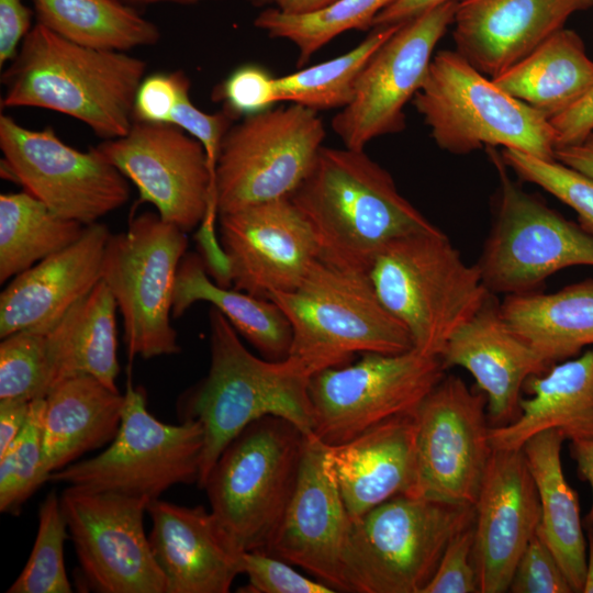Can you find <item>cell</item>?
I'll use <instances>...</instances> for the list:
<instances>
[{
  "mask_svg": "<svg viewBox=\"0 0 593 593\" xmlns=\"http://www.w3.org/2000/svg\"><path fill=\"white\" fill-rule=\"evenodd\" d=\"M290 199L313 230L320 257L350 269L368 272L391 242L438 230L365 149L323 146Z\"/></svg>",
  "mask_w": 593,
  "mask_h": 593,
  "instance_id": "1",
  "label": "cell"
},
{
  "mask_svg": "<svg viewBox=\"0 0 593 593\" xmlns=\"http://www.w3.org/2000/svg\"><path fill=\"white\" fill-rule=\"evenodd\" d=\"M211 363L208 374L177 403L181 421L201 424L204 446L198 486L202 489L225 447L251 422L267 416L288 419L306 436L313 433L310 382L314 371L300 358H259L215 307L209 313Z\"/></svg>",
  "mask_w": 593,
  "mask_h": 593,
  "instance_id": "2",
  "label": "cell"
},
{
  "mask_svg": "<svg viewBox=\"0 0 593 593\" xmlns=\"http://www.w3.org/2000/svg\"><path fill=\"white\" fill-rule=\"evenodd\" d=\"M146 63L126 52L68 41L36 22L1 76L2 108H40L86 124L104 139L131 128Z\"/></svg>",
  "mask_w": 593,
  "mask_h": 593,
  "instance_id": "3",
  "label": "cell"
},
{
  "mask_svg": "<svg viewBox=\"0 0 593 593\" xmlns=\"http://www.w3.org/2000/svg\"><path fill=\"white\" fill-rule=\"evenodd\" d=\"M292 329L289 355L314 373L344 366L355 354L394 355L413 349L404 325L380 301L369 272L318 257L291 291L267 296Z\"/></svg>",
  "mask_w": 593,
  "mask_h": 593,
  "instance_id": "4",
  "label": "cell"
},
{
  "mask_svg": "<svg viewBox=\"0 0 593 593\" xmlns=\"http://www.w3.org/2000/svg\"><path fill=\"white\" fill-rule=\"evenodd\" d=\"M368 272L380 301L407 329L413 347L438 357L490 294L477 265L466 264L439 228L391 242Z\"/></svg>",
  "mask_w": 593,
  "mask_h": 593,
  "instance_id": "5",
  "label": "cell"
},
{
  "mask_svg": "<svg viewBox=\"0 0 593 593\" xmlns=\"http://www.w3.org/2000/svg\"><path fill=\"white\" fill-rule=\"evenodd\" d=\"M472 505L400 494L351 519L344 592L423 593L450 539L474 523Z\"/></svg>",
  "mask_w": 593,
  "mask_h": 593,
  "instance_id": "6",
  "label": "cell"
},
{
  "mask_svg": "<svg viewBox=\"0 0 593 593\" xmlns=\"http://www.w3.org/2000/svg\"><path fill=\"white\" fill-rule=\"evenodd\" d=\"M412 101L436 145L450 154L502 146L555 159L549 119L502 90L456 51L434 54Z\"/></svg>",
  "mask_w": 593,
  "mask_h": 593,
  "instance_id": "7",
  "label": "cell"
},
{
  "mask_svg": "<svg viewBox=\"0 0 593 593\" xmlns=\"http://www.w3.org/2000/svg\"><path fill=\"white\" fill-rule=\"evenodd\" d=\"M306 435L282 417L247 425L222 451L202 489L240 551L266 550L296 485Z\"/></svg>",
  "mask_w": 593,
  "mask_h": 593,
  "instance_id": "8",
  "label": "cell"
},
{
  "mask_svg": "<svg viewBox=\"0 0 593 593\" xmlns=\"http://www.w3.org/2000/svg\"><path fill=\"white\" fill-rule=\"evenodd\" d=\"M187 233L144 212L124 232L110 235L102 262V281L123 320L130 361L180 353L171 325L172 296L179 265L187 254Z\"/></svg>",
  "mask_w": 593,
  "mask_h": 593,
  "instance_id": "9",
  "label": "cell"
},
{
  "mask_svg": "<svg viewBox=\"0 0 593 593\" xmlns=\"http://www.w3.org/2000/svg\"><path fill=\"white\" fill-rule=\"evenodd\" d=\"M500 179L495 215L475 264L492 294L536 292L548 277L572 266H593V233L526 192L486 148Z\"/></svg>",
  "mask_w": 593,
  "mask_h": 593,
  "instance_id": "10",
  "label": "cell"
},
{
  "mask_svg": "<svg viewBox=\"0 0 593 593\" xmlns=\"http://www.w3.org/2000/svg\"><path fill=\"white\" fill-rule=\"evenodd\" d=\"M203 446L199 422L157 419L147 410L144 391L128 377L121 426L110 446L51 473L48 482L152 501L174 485L198 483Z\"/></svg>",
  "mask_w": 593,
  "mask_h": 593,
  "instance_id": "11",
  "label": "cell"
},
{
  "mask_svg": "<svg viewBox=\"0 0 593 593\" xmlns=\"http://www.w3.org/2000/svg\"><path fill=\"white\" fill-rule=\"evenodd\" d=\"M325 136L317 111L293 103L233 124L216 164L219 215L290 197L311 170Z\"/></svg>",
  "mask_w": 593,
  "mask_h": 593,
  "instance_id": "12",
  "label": "cell"
},
{
  "mask_svg": "<svg viewBox=\"0 0 593 593\" xmlns=\"http://www.w3.org/2000/svg\"><path fill=\"white\" fill-rule=\"evenodd\" d=\"M438 356L415 348L394 355L362 354L350 365L313 374L312 436L327 446L348 441L393 417L416 412L445 377Z\"/></svg>",
  "mask_w": 593,
  "mask_h": 593,
  "instance_id": "13",
  "label": "cell"
},
{
  "mask_svg": "<svg viewBox=\"0 0 593 593\" xmlns=\"http://www.w3.org/2000/svg\"><path fill=\"white\" fill-rule=\"evenodd\" d=\"M5 176L54 213L90 225L130 199L128 180L96 148L78 150L51 126L30 130L0 116Z\"/></svg>",
  "mask_w": 593,
  "mask_h": 593,
  "instance_id": "14",
  "label": "cell"
},
{
  "mask_svg": "<svg viewBox=\"0 0 593 593\" xmlns=\"http://www.w3.org/2000/svg\"><path fill=\"white\" fill-rule=\"evenodd\" d=\"M96 148L138 189L141 200L188 233L215 231L216 189L201 143L170 123L134 121L121 137Z\"/></svg>",
  "mask_w": 593,
  "mask_h": 593,
  "instance_id": "15",
  "label": "cell"
},
{
  "mask_svg": "<svg viewBox=\"0 0 593 593\" xmlns=\"http://www.w3.org/2000/svg\"><path fill=\"white\" fill-rule=\"evenodd\" d=\"M486 396L444 377L415 412L416 467L411 496L474 506L493 452Z\"/></svg>",
  "mask_w": 593,
  "mask_h": 593,
  "instance_id": "16",
  "label": "cell"
},
{
  "mask_svg": "<svg viewBox=\"0 0 593 593\" xmlns=\"http://www.w3.org/2000/svg\"><path fill=\"white\" fill-rule=\"evenodd\" d=\"M149 500L67 485L60 504L86 583L101 593H166L144 530Z\"/></svg>",
  "mask_w": 593,
  "mask_h": 593,
  "instance_id": "17",
  "label": "cell"
},
{
  "mask_svg": "<svg viewBox=\"0 0 593 593\" xmlns=\"http://www.w3.org/2000/svg\"><path fill=\"white\" fill-rule=\"evenodd\" d=\"M457 4L443 3L401 23L373 53L351 101L332 120L345 147L365 149L372 139L405 128L404 108L424 82L436 45L454 23Z\"/></svg>",
  "mask_w": 593,
  "mask_h": 593,
  "instance_id": "18",
  "label": "cell"
},
{
  "mask_svg": "<svg viewBox=\"0 0 593 593\" xmlns=\"http://www.w3.org/2000/svg\"><path fill=\"white\" fill-rule=\"evenodd\" d=\"M219 216L220 243L236 290L264 299L294 290L320 257L313 230L290 197Z\"/></svg>",
  "mask_w": 593,
  "mask_h": 593,
  "instance_id": "19",
  "label": "cell"
},
{
  "mask_svg": "<svg viewBox=\"0 0 593 593\" xmlns=\"http://www.w3.org/2000/svg\"><path fill=\"white\" fill-rule=\"evenodd\" d=\"M350 523L327 445L306 436L296 485L265 551L344 592L342 558Z\"/></svg>",
  "mask_w": 593,
  "mask_h": 593,
  "instance_id": "20",
  "label": "cell"
},
{
  "mask_svg": "<svg viewBox=\"0 0 593 593\" xmlns=\"http://www.w3.org/2000/svg\"><path fill=\"white\" fill-rule=\"evenodd\" d=\"M474 564L481 593H503L537 532L540 504L522 449H493L474 504Z\"/></svg>",
  "mask_w": 593,
  "mask_h": 593,
  "instance_id": "21",
  "label": "cell"
},
{
  "mask_svg": "<svg viewBox=\"0 0 593 593\" xmlns=\"http://www.w3.org/2000/svg\"><path fill=\"white\" fill-rule=\"evenodd\" d=\"M593 0H460L452 38L456 52L495 78L563 29Z\"/></svg>",
  "mask_w": 593,
  "mask_h": 593,
  "instance_id": "22",
  "label": "cell"
},
{
  "mask_svg": "<svg viewBox=\"0 0 593 593\" xmlns=\"http://www.w3.org/2000/svg\"><path fill=\"white\" fill-rule=\"evenodd\" d=\"M493 296L490 293L474 315L450 336L440 355L445 370L461 367L474 378L486 396L491 427L515 421L526 380L550 368L511 327Z\"/></svg>",
  "mask_w": 593,
  "mask_h": 593,
  "instance_id": "23",
  "label": "cell"
},
{
  "mask_svg": "<svg viewBox=\"0 0 593 593\" xmlns=\"http://www.w3.org/2000/svg\"><path fill=\"white\" fill-rule=\"evenodd\" d=\"M153 556L166 593H227L242 573V553L213 513L155 499L148 502Z\"/></svg>",
  "mask_w": 593,
  "mask_h": 593,
  "instance_id": "24",
  "label": "cell"
},
{
  "mask_svg": "<svg viewBox=\"0 0 593 593\" xmlns=\"http://www.w3.org/2000/svg\"><path fill=\"white\" fill-rule=\"evenodd\" d=\"M110 235L105 224L87 225L77 242L12 278L0 294V338L22 329L47 333L102 280Z\"/></svg>",
  "mask_w": 593,
  "mask_h": 593,
  "instance_id": "25",
  "label": "cell"
},
{
  "mask_svg": "<svg viewBox=\"0 0 593 593\" xmlns=\"http://www.w3.org/2000/svg\"><path fill=\"white\" fill-rule=\"evenodd\" d=\"M415 413L388 419L355 438L327 446L351 519L400 494L410 495L416 467Z\"/></svg>",
  "mask_w": 593,
  "mask_h": 593,
  "instance_id": "26",
  "label": "cell"
},
{
  "mask_svg": "<svg viewBox=\"0 0 593 593\" xmlns=\"http://www.w3.org/2000/svg\"><path fill=\"white\" fill-rule=\"evenodd\" d=\"M519 414L503 426L490 427L493 449L517 450L538 433L559 430L566 439H593V349L529 377Z\"/></svg>",
  "mask_w": 593,
  "mask_h": 593,
  "instance_id": "27",
  "label": "cell"
},
{
  "mask_svg": "<svg viewBox=\"0 0 593 593\" xmlns=\"http://www.w3.org/2000/svg\"><path fill=\"white\" fill-rule=\"evenodd\" d=\"M124 394L88 374L57 383L45 398L43 467L58 471L112 441L122 422Z\"/></svg>",
  "mask_w": 593,
  "mask_h": 593,
  "instance_id": "28",
  "label": "cell"
},
{
  "mask_svg": "<svg viewBox=\"0 0 593 593\" xmlns=\"http://www.w3.org/2000/svg\"><path fill=\"white\" fill-rule=\"evenodd\" d=\"M118 305L101 280L45 333L49 391L60 381L81 374L119 391Z\"/></svg>",
  "mask_w": 593,
  "mask_h": 593,
  "instance_id": "29",
  "label": "cell"
},
{
  "mask_svg": "<svg viewBox=\"0 0 593 593\" xmlns=\"http://www.w3.org/2000/svg\"><path fill=\"white\" fill-rule=\"evenodd\" d=\"M564 439L557 429L544 430L529 438L522 450L540 504L537 532L555 555L573 592H583L586 544L579 500L562 470L561 447Z\"/></svg>",
  "mask_w": 593,
  "mask_h": 593,
  "instance_id": "30",
  "label": "cell"
},
{
  "mask_svg": "<svg viewBox=\"0 0 593 593\" xmlns=\"http://www.w3.org/2000/svg\"><path fill=\"white\" fill-rule=\"evenodd\" d=\"M501 313L551 367L593 345V278L553 293L505 295Z\"/></svg>",
  "mask_w": 593,
  "mask_h": 593,
  "instance_id": "31",
  "label": "cell"
},
{
  "mask_svg": "<svg viewBox=\"0 0 593 593\" xmlns=\"http://www.w3.org/2000/svg\"><path fill=\"white\" fill-rule=\"evenodd\" d=\"M493 81L550 120L593 87V59L581 36L563 27Z\"/></svg>",
  "mask_w": 593,
  "mask_h": 593,
  "instance_id": "32",
  "label": "cell"
},
{
  "mask_svg": "<svg viewBox=\"0 0 593 593\" xmlns=\"http://www.w3.org/2000/svg\"><path fill=\"white\" fill-rule=\"evenodd\" d=\"M199 301L209 302L219 310L265 358L279 360L289 356L292 329L272 301L213 282L202 258L186 254L176 276L172 317H180Z\"/></svg>",
  "mask_w": 593,
  "mask_h": 593,
  "instance_id": "33",
  "label": "cell"
},
{
  "mask_svg": "<svg viewBox=\"0 0 593 593\" xmlns=\"http://www.w3.org/2000/svg\"><path fill=\"white\" fill-rule=\"evenodd\" d=\"M37 22L74 43L127 52L156 44L159 29L120 0H34Z\"/></svg>",
  "mask_w": 593,
  "mask_h": 593,
  "instance_id": "34",
  "label": "cell"
},
{
  "mask_svg": "<svg viewBox=\"0 0 593 593\" xmlns=\"http://www.w3.org/2000/svg\"><path fill=\"white\" fill-rule=\"evenodd\" d=\"M86 225L65 219L25 191L0 195V282L77 242Z\"/></svg>",
  "mask_w": 593,
  "mask_h": 593,
  "instance_id": "35",
  "label": "cell"
},
{
  "mask_svg": "<svg viewBox=\"0 0 593 593\" xmlns=\"http://www.w3.org/2000/svg\"><path fill=\"white\" fill-rule=\"evenodd\" d=\"M400 25L401 23L373 27L368 36L349 52L277 77L278 102L287 101L314 111L345 108L354 97L362 69Z\"/></svg>",
  "mask_w": 593,
  "mask_h": 593,
  "instance_id": "36",
  "label": "cell"
},
{
  "mask_svg": "<svg viewBox=\"0 0 593 593\" xmlns=\"http://www.w3.org/2000/svg\"><path fill=\"white\" fill-rule=\"evenodd\" d=\"M396 0H337L306 14H288L275 7L261 11L254 25L272 38L291 42L299 51V65L351 30H369L376 16Z\"/></svg>",
  "mask_w": 593,
  "mask_h": 593,
  "instance_id": "37",
  "label": "cell"
},
{
  "mask_svg": "<svg viewBox=\"0 0 593 593\" xmlns=\"http://www.w3.org/2000/svg\"><path fill=\"white\" fill-rule=\"evenodd\" d=\"M67 529L60 496L52 491L40 505L38 528L31 555L7 593L71 592L64 562Z\"/></svg>",
  "mask_w": 593,
  "mask_h": 593,
  "instance_id": "38",
  "label": "cell"
},
{
  "mask_svg": "<svg viewBox=\"0 0 593 593\" xmlns=\"http://www.w3.org/2000/svg\"><path fill=\"white\" fill-rule=\"evenodd\" d=\"M45 398L31 402L24 427L0 455V512L18 515L30 496L49 475L43 467V413Z\"/></svg>",
  "mask_w": 593,
  "mask_h": 593,
  "instance_id": "39",
  "label": "cell"
},
{
  "mask_svg": "<svg viewBox=\"0 0 593 593\" xmlns=\"http://www.w3.org/2000/svg\"><path fill=\"white\" fill-rule=\"evenodd\" d=\"M49 389L45 333L22 329L1 338L0 400L33 401Z\"/></svg>",
  "mask_w": 593,
  "mask_h": 593,
  "instance_id": "40",
  "label": "cell"
},
{
  "mask_svg": "<svg viewBox=\"0 0 593 593\" xmlns=\"http://www.w3.org/2000/svg\"><path fill=\"white\" fill-rule=\"evenodd\" d=\"M501 157L522 180L542 188L569 205L577 213L579 224L593 233L592 179L556 159H541L515 149L504 148Z\"/></svg>",
  "mask_w": 593,
  "mask_h": 593,
  "instance_id": "41",
  "label": "cell"
},
{
  "mask_svg": "<svg viewBox=\"0 0 593 593\" xmlns=\"http://www.w3.org/2000/svg\"><path fill=\"white\" fill-rule=\"evenodd\" d=\"M276 78L260 65H242L215 87L213 100L237 120L264 112L278 102Z\"/></svg>",
  "mask_w": 593,
  "mask_h": 593,
  "instance_id": "42",
  "label": "cell"
},
{
  "mask_svg": "<svg viewBox=\"0 0 593 593\" xmlns=\"http://www.w3.org/2000/svg\"><path fill=\"white\" fill-rule=\"evenodd\" d=\"M242 573L248 583L242 592L247 593H333L327 584L304 577L291 563L264 550L242 553Z\"/></svg>",
  "mask_w": 593,
  "mask_h": 593,
  "instance_id": "43",
  "label": "cell"
},
{
  "mask_svg": "<svg viewBox=\"0 0 593 593\" xmlns=\"http://www.w3.org/2000/svg\"><path fill=\"white\" fill-rule=\"evenodd\" d=\"M512 593L573 592L555 555L538 534L522 553L508 586Z\"/></svg>",
  "mask_w": 593,
  "mask_h": 593,
  "instance_id": "44",
  "label": "cell"
},
{
  "mask_svg": "<svg viewBox=\"0 0 593 593\" xmlns=\"http://www.w3.org/2000/svg\"><path fill=\"white\" fill-rule=\"evenodd\" d=\"M473 549L474 523L450 539L423 593L480 592Z\"/></svg>",
  "mask_w": 593,
  "mask_h": 593,
  "instance_id": "45",
  "label": "cell"
},
{
  "mask_svg": "<svg viewBox=\"0 0 593 593\" xmlns=\"http://www.w3.org/2000/svg\"><path fill=\"white\" fill-rule=\"evenodd\" d=\"M236 120L225 109L205 113L197 108L190 99V83L181 90L172 111L169 123L182 128L203 146L214 184L222 142Z\"/></svg>",
  "mask_w": 593,
  "mask_h": 593,
  "instance_id": "46",
  "label": "cell"
},
{
  "mask_svg": "<svg viewBox=\"0 0 593 593\" xmlns=\"http://www.w3.org/2000/svg\"><path fill=\"white\" fill-rule=\"evenodd\" d=\"M188 83L190 80L182 70L145 76L134 99V121L169 123L180 92Z\"/></svg>",
  "mask_w": 593,
  "mask_h": 593,
  "instance_id": "47",
  "label": "cell"
},
{
  "mask_svg": "<svg viewBox=\"0 0 593 593\" xmlns=\"http://www.w3.org/2000/svg\"><path fill=\"white\" fill-rule=\"evenodd\" d=\"M32 11L22 0H0V67L12 61L32 26Z\"/></svg>",
  "mask_w": 593,
  "mask_h": 593,
  "instance_id": "48",
  "label": "cell"
},
{
  "mask_svg": "<svg viewBox=\"0 0 593 593\" xmlns=\"http://www.w3.org/2000/svg\"><path fill=\"white\" fill-rule=\"evenodd\" d=\"M556 148L575 144L593 132V87L572 107L549 120Z\"/></svg>",
  "mask_w": 593,
  "mask_h": 593,
  "instance_id": "49",
  "label": "cell"
},
{
  "mask_svg": "<svg viewBox=\"0 0 593 593\" xmlns=\"http://www.w3.org/2000/svg\"><path fill=\"white\" fill-rule=\"evenodd\" d=\"M32 401L0 400V455L11 445L24 427Z\"/></svg>",
  "mask_w": 593,
  "mask_h": 593,
  "instance_id": "50",
  "label": "cell"
},
{
  "mask_svg": "<svg viewBox=\"0 0 593 593\" xmlns=\"http://www.w3.org/2000/svg\"><path fill=\"white\" fill-rule=\"evenodd\" d=\"M459 1L460 0H396L376 16L372 29L403 23L430 8L446 2Z\"/></svg>",
  "mask_w": 593,
  "mask_h": 593,
  "instance_id": "51",
  "label": "cell"
},
{
  "mask_svg": "<svg viewBox=\"0 0 593 593\" xmlns=\"http://www.w3.org/2000/svg\"><path fill=\"white\" fill-rule=\"evenodd\" d=\"M555 159L593 180V132L579 143L556 148Z\"/></svg>",
  "mask_w": 593,
  "mask_h": 593,
  "instance_id": "52",
  "label": "cell"
},
{
  "mask_svg": "<svg viewBox=\"0 0 593 593\" xmlns=\"http://www.w3.org/2000/svg\"><path fill=\"white\" fill-rule=\"evenodd\" d=\"M571 457L577 462L578 472L591 485L592 504L585 517L588 526H593V439H578L570 444Z\"/></svg>",
  "mask_w": 593,
  "mask_h": 593,
  "instance_id": "53",
  "label": "cell"
},
{
  "mask_svg": "<svg viewBox=\"0 0 593 593\" xmlns=\"http://www.w3.org/2000/svg\"><path fill=\"white\" fill-rule=\"evenodd\" d=\"M337 0H275V8L288 14H306L322 10Z\"/></svg>",
  "mask_w": 593,
  "mask_h": 593,
  "instance_id": "54",
  "label": "cell"
},
{
  "mask_svg": "<svg viewBox=\"0 0 593 593\" xmlns=\"http://www.w3.org/2000/svg\"><path fill=\"white\" fill-rule=\"evenodd\" d=\"M589 553L586 555V574L583 593H593V526H588Z\"/></svg>",
  "mask_w": 593,
  "mask_h": 593,
  "instance_id": "55",
  "label": "cell"
},
{
  "mask_svg": "<svg viewBox=\"0 0 593 593\" xmlns=\"http://www.w3.org/2000/svg\"><path fill=\"white\" fill-rule=\"evenodd\" d=\"M128 5H147V4H156V3H177V4H195L206 1H216V0H120Z\"/></svg>",
  "mask_w": 593,
  "mask_h": 593,
  "instance_id": "56",
  "label": "cell"
},
{
  "mask_svg": "<svg viewBox=\"0 0 593 593\" xmlns=\"http://www.w3.org/2000/svg\"><path fill=\"white\" fill-rule=\"evenodd\" d=\"M246 1L254 7H266V5H272L275 3V0H246Z\"/></svg>",
  "mask_w": 593,
  "mask_h": 593,
  "instance_id": "57",
  "label": "cell"
}]
</instances>
